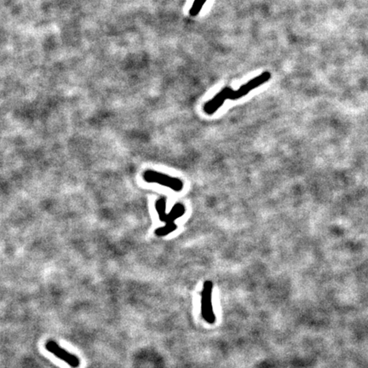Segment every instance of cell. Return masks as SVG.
I'll return each mask as SVG.
<instances>
[{"label":"cell","instance_id":"7","mask_svg":"<svg viewBox=\"0 0 368 368\" xmlns=\"http://www.w3.org/2000/svg\"><path fill=\"white\" fill-rule=\"evenodd\" d=\"M176 228H177V225L176 223H168L164 227L157 228L155 230V234L159 237L166 236L176 230Z\"/></svg>","mask_w":368,"mask_h":368},{"label":"cell","instance_id":"8","mask_svg":"<svg viewBox=\"0 0 368 368\" xmlns=\"http://www.w3.org/2000/svg\"><path fill=\"white\" fill-rule=\"evenodd\" d=\"M207 0H195L193 3L192 7L190 9V15L191 17H196L200 14L201 10L203 8L204 5L206 3Z\"/></svg>","mask_w":368,"mask_h":368},{"label":"cell","instance_id":"6","mask_svg":"<svg viewBox=\"0 0 368 368\" xmlns=\"http://www.w3.org/2000/svg\"><path fill=\"white\" fill-rule=\"evenodd\" d=\"M186 209L185 206L181 203H176L175 206L172 207V209L170 211V213H166L165 217L162 219H160L161 222L164 223H174L176 219H178L179 217H181L182 215L185 214Z\"/></svg>","mask_w":368,"mask_h":368},{"label":"cell","instance_id":"1","mask_svg":"<svg viewBox=\"0 0 368 368\" xmlns=\"http://www.w3.org/2000/svg\"><path fill=\"white\" fill-rule=\"evenodd\" d=\"M144 181L147 182H155L174 190L175 192H181L183 189V182L179 178L168 176L166 174L157 172L154 170H146L143 175Z\"/></svg>","mask_w":368,"mask_h":368},{"label":"cell","instance_id":"5","mask_svg":"<svg viewBox=\"0 0 368 368\" xmlns=\"http://www.w3.org/2000/svg\"><path fill=\"white\" fill-rule=\"evenodd\" d=\"M233 91L234 90L230 87H224L212 100L206 102L204 106L205 113L208 115H212L213 113H216L217 110L223 106L226 100H230V96L233 93Z\"/></svg>","mask_w":368,"mask_h":368},{"label":"cell","instance_id":"9","mask_svg":"<svg viewBox=\"0 0 368 368\" xmlns=\"http://www.w3.org/2000/svg\"><path fill=\"white\" fill-rule=\"evenodd\" d=\"M155 209L159 214V220L165 217V209H166V201L165 198H160L155 202Z\"/></svg>","mask_w":368,"mask_h":368},{"label":"cell","instance_id":"3","mask_svg":"<svg viewBox=\"0 0 368 368\" xmlns=\"http://www.w3.org/2000/svg\"><path fill=\"white\" fill-rule=\"evenodd\" d=\"M45 349L51 354H54L55 357L64 360V362H66L67 364H69L72 368H78L80 366V359L75 354H71L63 349L57 343H55V341H48L45 343Z\"/></svg>","mask_w":368,"mask_h":368},{"label":"cell","instance_id":"2","mask_svg":"<svg viewBox=\"0 0 368 368\" xmlns=\"http://www.w3.org/2000/svg\"><path fill=\"white\" fill-rule=\"evenodd\" d=\"M213 284L207 280L204 283L203 291L201 294V314L208 323H214L215 315L212 308V297Z\"/></svg>","mask_w":368,"mask_h":368},{"label":"cell","instance_id":"4","mask_svg":"<svg viewBox=\"0 0 368 368\" xmlns=\"http://www.w3.org/2000/svg\"><path fill=\"white\" fill-rule=\"evenodd\" d=\"M270 79H271V74L269 72H264L259 76H257L253 80H249L247 84L241 85L239 90L233 91V93L230 96V100H238L243 96H247L250 91L259 87L260 85H264V83L268 82Z\"/></svg>","mask_w":368,"mask_h":368}]
</instances>
